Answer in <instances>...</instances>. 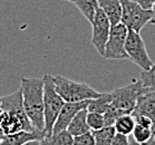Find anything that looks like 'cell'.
Returning a JSON list of instances; mask_svg holds the SVG:
<instances>
[{"label": "cell", "instance_id": "cell-1", "mask_svg": "<svg viewBox=\"0 0 155 145\" xmlns=\"http://www.w3.org/2000/svg\"><path fill=\"white\" fill-rule=\"evenodd\" d=\"M20 89L24 108L30 123L37 131H44V79L22 77L20 81Z\"/></svg>", "mask_w": 155, "mask_h": 145}, {"label": "cell", "instance_id": "cell-2", "mask_svg": "<svg viewBox=\"0 0 155 145\" xmlns=\"http://www.w3.org/2000/svg\"><path fill=\"white\" fill-rule=\"evenodd\" d=\"M54 85L56 92L60 97L65 101V103H74L93 99L101 96L102 93L96 92L86 83H78V81H71L65 76L56 75L53 76Z\"/></svg>", "mask_w": 155, "mask_h": 145}, {"label": "cell", "instance_id": "cell-3", "mask_svg": "<svg viewBox=\"0 0 155 145\" xmlns=\"http://www.w3.org/2000/svg\"><path fill=\"white\" fill-rule=\"evenodd\" d=\"M44 115H45V135L47 137L53 134L54 125L58 114L65 104L60 95L56 92L53 76L46 74L44 77Z\"/></svg>", "mask_w": 155, "mask_h": 145}, {"label": "cell", "instance_id": "cell-4", "mask_svg": "<svg viewBox=\"0 0 155 145\" xmlns=\"http://www.w3.org/2000/svg\"><path fill=\"white\" fill-rule=\"evenodd\" d=\"M144 89L145 87H143L140 79H135L128 85L116 88L110 92V107L118 114V116L124 114H132L136 106L138 96L144 92Z\"/></svg>", "mask_w": 155, "mask_h": 145}, {"label": "cell", "instance_id": "cell-5", "mask_svg": "<svg viewBox=\"0 0 155 145\" xmlns=\"http://www.w3.org/2000/svg\"><path fill=\"white\" fill-rule=\"evenodd\" d=\"M122 4V20L120 22L134 31L141 32L146 24L151 21L152 10L142 8L132 0H120Z\"/></svg>", "mask_w": 155, "mask_h": 145}, {"label": "cell", "instance_id": "cell-6", "mask_svg": "<svg viewBox=\"0 0 155 145\" xmlns=\"http://www.w3.org/2000/svg\"><path fill=\"white\" fill-rule=\"evenodd\" d=\"M125 50L130 61L136 64L142 71H147L152 67L153 61L148 56L145 43L141 36V32L128 29L125 41Z\"/></svg>", "mask_w": 155, "mask_h": 145}, {"label": "cell", "instance_id": "cell-7", "mask_svg": "<svg viewBox=\"0 0 155 145\" xmlns=\"http://www.w3.org/2000/svg\"><path fill=\"white\" fill-rule=\"evenodd\" d=\"M128 29L122 22L110 27L108 39L105 46L104 58L106 59H128L126 50H125V41H126Z\"/></svg>", "mask_w": 155, "mask_h": 145}, {"label": "cell", "instance_id": "cell-8", "mask_svg": "<svg viewBox=\"0 0 155 145\" xmlns=\"http://www.w3.org/2000/svg\"><path fill=\"white\" fill-rule=\"evenodd\" d=\"M92 24V44L95 47V49L98 51L101 56H104L105 54V46L108 39L109 31H110V22L101 8H98L95 17L93 19Z\"/></svg>", "mask_w": 155, "mask_h": 145}, {"label": "cell", "instance_id": "cell-9", "mask_svg": "<svg viewBox=\"0 0 155 145\" xmlns=\"http://www.w3.org/2000/svg\"><path fill=\"white\" fill-rule=\"evenodd\" d=\"M0 127L5 135L15 134L21 131H37L30 123L27 114H17L6 110H1L0 113Z\"/></svg>", "mask_w": 155, "mask_h": 145}, {"label": "cell", "instance_id": "cell-10", "mask_svg": "<svg viewBox=\"0 0 155 145\" xmlns=\"http://www.w3.org/2000/svg\"><path fill=\"white\" fill-rule=\"evenodd\" d=\"M133 116H146L151 118L153 126L152 133L155 134V91L145 87L144 92L138 96L137 103L135 106Z\"/></svg>", "mask_w": 155, "mask_h": 145}, {"label": "cell", "instance_id": "cell-11", "mask_svg": "<svg viewBox=\"0 0 155 145\" xmlns=\"http://www.w3.org/2000/svg\"><path fill=\"white\" fill-rule=\"evenodd\" d=\"M88 101H81V102H74V103H65L64 106L61 107L58 117H57L55 125H54L53 134L59 133L61 131L67 130L68 125L71 122V120L74 118V116L81 110L87 108ZM51 134V135H53Z\"/></svg>", "mask_w": 155, "mask_h": 145}, {"label": "cell", "instance_id": "cell-12", "mask_svg": "<svg viewBox=\"0 0 155 145\" xmlns=\"http://www.w3.org/2000/svg\"><path fill=\"white\" fill-rule=\"evenodd\" d=\"M45 136L44 131H21L15 134L5 135V137L0 141V145H22L30 140H42Z\"/></svg>", "mask_w": 155, "mask_h": 145}, {"label": "cell", "instance_id": "cell-13", "mask_svg": "<svg viewBox=\"0 0 155 145\" xmlns=\"http://www.w3.org/2000/svg\"><path fill=\"white\" fill-rule=\"evenodd\" d=\"M98 6L107 16L112 26L120 24L122 20V4L120 0H98Z\"/></svg>", "mask_w": 155, "mask_h": 145}, {"label": "cell", "instance_id": "cell-14", "mask_svg": "<svg viewBox=\"0 0 155 145\" xmlns=\"http://www.w3.org/2000/svg\"><path fill=\"white\" fill-rule=\"evenodd\" d=\"M67 131L73 136H78V135L85 134L87 132L92 131L87 124V110L86 108L79 110L75 115L74 118L71 120V122L68 125Z\"/></svg>", "mask_w": 155, "mask_h": 145}, {"label": "cell", "instance_id": "cell-15", "mask_svg": "<svg viewBox=\"0 0 155 145\" xmlns=\"http://www.w3.org/2000/svg\"><path fill=\"white\" fill-rule=\"evenodd\" d=\"M71 2L77 7L79 12L84 16L87 21H93L95 14L99 8L98 0H73Z\"/></svg>", "mask_w": 155, "mask_h": 145}, {"label": "cell", "instance_id": "cell-16", "mask_svg": "<svg viewBox=\"0 0 155 145\" xmlns=\"http://www.w3.org/2000/svg\"><path fill=\"white\" fill-rule=\"evenodd\" d=\"M112 103V94L110 93H102L101 96L96 98L89 99L87 105V112L104 114Z\"/></svg>", "mask_w": 155, "mask_h": 145}, {"label": "cell", "instance_id": "cell-17", "mask_svg": "<svg viewBox=\"0 0 155 145\" xmlns=\"http://www.w3.org/2000/svg\"><path fill=\"white\" fill-rule=\"evenodd\" d=\"M135 125H136V122H135L134 116L132 114H124V115H120L116 120V122L114 124V128L118 134L128 136L133 133Z\"/></svg>", "mask_w": 155, "mask_h": 145}, {"label": "cell", "instance_id": "cell-18", "mask_svg": "<svg viewBox=\"0 0 155 145\" xmlns=\"http://www.w3.org/2000/svg\"><path fill=\"white\" fill-rule=\"evenodd\" d=\"M44 145H71L74 141V136L67 131H61L59 133L53 134L50 136H45L41 140Z\"/></svg>", "mask_w": 155, "mask_h": 145}, {"label": "cell", "instance_id": "cell-19", "mask_svg": "<svg viewBox=\"0 0 155 145\" xmlns=\"http://www.w3.org/2000/svg\"><path fill=\"white\" fill-rule=\"evenodd\" d=\"M95 140V145H110L116 131L114 126H104L97 131H92Z\"/></svg>", "mask_w": 155, "mask_h": 145}, {"label": "cell", "instance_id": "cell-20", "mask_svg": "<svg viewBox=\"0 0 155 145\" xmlns=\"http://www.w3.org/2000/svg\"><path fill=\"white\" fill-rule=\"evenodd\" d=\"M132 135H133V140L135 142H137L138 144H144L152 137L153 133H152V128L145 127L143 125L136 124Z\"/></svg>", "mask_w": 155, "mask_h": 145}, {"label": "cell", "instance_id": "cell-21", "mask_svg": "<svg viewBox=\"0 0 155 145\" xmlns=\"http://www.w3.org/2000/svg\"><path fill=\"white\" fill-rule=\"evenodd\" d=\"M140 81H141L143 87L155 91V63H153V65H152V67L150 69L142 71Z\"/></svg>", "mask_w": 155, "mask_h": 145}, {"label": "cell", "instance_id": "cell-22", "mask_svg": "<svg viewBox=\"0 0 155 145\" xmlns=\"http://www.w3.org/2000/svg\"><path fill=\"white\" fill-rule=\"evenodd\" d=\"M87 124L92 131H97L105 126L104 115L95 112H87Z\"/></svg>", "mask_w": 155, "mask_h": 145}, {"label": "cell", "instance_id": "cell-23", "mask_svg": "<svg viewBox=\"0 0 155 145\" xmlns=\"http://www.w3.org/2000/svg\"><path fill=\"white\" fill-rule=\"evenodd\" d=\"M71 145H95V140L93 136V132H87L85 134L74 136V141Z\"/></svg>", "mask_w": 155, "mask_h": 145}, {"label": "cell", "instance_id": "cell-24", "mask_svg": "<svg viewBox=\"0 0 155 145\" xmlns=\"http://www.w3.org/2000/svg\"><path fill=\"white\" fill-rule=\"evenodd\" d=\"M130 138H128V136L123 134H118V133L115 134L113 141L110 143V145H130Z\"/></svg>", "mask_w": 155, "mask_h": 145}, {"label": "cell", "instance_id": "cell-25", "mask_svg": "<svg viewBox=\"0 0 155 145\" xmlns=\"http://www.w3.org/2000/svg\"><path fill=\"white\" fill-rule=\"evenodd\" d=\"M132 1L136 2L142 8L147 9V10H152V8H153V6L155 4V0H132Z\"/></svg>", "mask_w": 155, "mask_h": 145}, {"label": "cell", "instance_id": "cell-26", "mask_svg": "<svg viewBox=\"0 0 155 145\" xmlns=\"http://www.w3.org/2000/svg\"><path fill=\"white\" fill-rule=\"evenodd\" d=\"M22 145H44L41 140H30V141L26 142Z\"/></svg>", "mask_w": 155, "mask_h": 145}, {"label": "cell", "instance_id": "cell-27", "mask_svg": "<svg viewBox=\"0 0 155 145\" xmlns=\"http://www.w3.org/2000/svg\"><path fill=\"white\" fill-rule=\"evenodd\" d=\"M142 145H155V134L152 135V137L150 138L146 143H144V144H142Z\"/></svg>", "mask_w": 155, "mask_h": 145}, {"label": "cell", "instance_id": "cell-28", "mask_svg": "<svg viewBox=\"0 0 155 145\" xmlns=\"http://www.w3.org/2000/svg\"><path fill=\"white\" fill-rule=\"evenodd\" d=\"M152 25H155V4L152 8V18H151V21H150Z\"/></svg>", "mask_w": 155, "mask_h": 145}, {"label": "cell", "instance_id": "cell-29", "mask_svg": "<svg viewBox=\"0 0 155 145\" xmlns=\"http://www.w3.org/2000/svg\"><path fill=\"white\" fill-rule=\"evenodd\" d=\"M4 137H5V134H4V132H2V130H1V127H0V141Z\"/></svg>", "mask_w": 155, "mask_h": 145}, {"label": "cell", "instance_id": "cell-30", "mask_svg": "<svg viewBox=\"0 0 155 145\" xmlns=\"http://www.w3.org/2000/svg\"><path fill=\"white\" fill-rule=\"evenodd\" d=\"M130 145H142V144H138L137 142H135L134 140H132V141H130Z\"/></svg>", "mask_w": 155, "mask_h": 145}, {"label": "cell", "instance_id": "cell-31", "mask_svg": "<svg viewBox=\"0 0 155 145\" xmlns=\"http://www.w3.org/2000/svg\"><path fill=\"white\" fill-rule=\"evenodd\" d=\"M65 1H71H71H73V0H65Z\"/></svg>", "mask_w": 155, "mask_h": 145}, {"label": "cell", "instance_id": "cell-32", "mask_svg": "<svg viewBox=\"0 0 155 145\" xmlns=\"http://www.w3.org/2000/svg\"><path fill=\"white\" fill-rule=\"evenodd\" d=\"M0 113H1V110H0Z\"/></svg>", "mask_w": 155, "mask_h": 145}]
</instances>
